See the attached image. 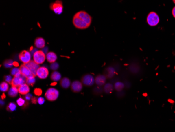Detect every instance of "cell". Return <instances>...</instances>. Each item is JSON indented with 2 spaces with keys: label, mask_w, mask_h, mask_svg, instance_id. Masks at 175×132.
<instances>
[{
  "label": "cell",
  "mask_w": 175,
  "mask_h": 132,
  "mask_svg": "<svg viewBox=\"0 0 175 132\" xmlns=\"http://www.w3.org/2000/svg\"><path fill=\"white\" fill-rule=\"evenodd\" d=\"M92 20L91 17L86 12L80 11L74 15L72 23L76 28L84 30L88 28L91 24Z\"/></svg>",
  "instance_id": "cell-1"
},
{
  "label": "cell",
  "mask_w": 175,
  "mask_h": 132,
  "mask_svg": "<svg viewBox=\"0 0 175 132\" xmlns=\"http://www.w3.org/2000/svg\"><path fill=\"white\" fill-rule=\"evenodd\" d=\"M146 21L149 26H155L159 23V15L155 12H150L147 15Z\"/></svg>",
  "instance_id": "cell-2"
},
{
  "label": "cell",
  "mask_w": 175,
  "mask_h": 132,
  "mask_svg": "<svg viewBox=\"0 0 175 132\" xmlns=\"http://www.w3.org/2000/svg\"><path fill=\"white\" fill-rule=\"evenodd\" d=\"M50 10L55 14H61L63 12V3L61 0H56L49 6Z\"/></svg>",
  "instance_id": "cell-3"
},
{
  "label": "cell",
  "mask_w": 175,
  "mask_h": 132,
  "mask_svg": "<svg viewBox=\"0 0 175 132\" xmlns=\"http://www.w3.org/2000/svg\"><path fill=\"white\" fill-rule=\"evenodd\" d=\"M59 94V93L58 91L56 90V88H50L48 89L46 92L45 94V96L49 101H55L58 98Z\"/></svg>",
  "instance_id": "cell-4"
},
{
  "label": "cell",
  "mask_w": 175,
  "mask_h": 132,
  "mask_svg": "<svg viewBox=\"0 0 175 132\" xmlns=\"http://www.w3.org/2000/svg\"><path fill=\"white\" fill-rule=\"evenodd\" d=\"M46 59V55L42 50L35 51L33 54V60L38 64H43Z\"/></svg>",
  "instance_id": "cell-5"
},
{
  "label": "cell",
  "mask_w": 175,
  "mask_h": 132,
  "mask_svg": "<svg viewBox=\"0 0 175 132\" xmlns=\"http://www.w3.org/2000/svg\"><path fill=\"white\" fill-rule=\"evenodd\" d=\"M26 78L22 75L19 76H14L12 82V86L19 87L26 83Z\"/></svg>",
  "instance_id": "cell-6"
},
{
  "label": "cell",
  "mask_w": 175,
  "mask_h": 132,
  "mask_svg": "<svg viewBox=\"0 0 175 132\" xmlns=\"http://www.w3.org/2000/svg\"><path fill=\"white\" fill-rule=\"evenodd\" d=\"M81 82L84 85L86 86H91L94 84L95 79L93 76L91 75L86 74L82 77Z\"/></svg>",
  "instance_id": "cell-7"
},
{
  "label": "cell",
  "mask_w": 175,
  "mask_h": 132,
  "mask_svg": "<svg viewBox=\"0 0 175 132\" xmlns=\"http://www.w3.org/2000/svg\"><path fill=\"white\" fill-rule=\"evenodd\" d=\"M19 59L23 64H26L31 60V55L30 52L26 50L22 51L19 54Z\"/></svg>",
  "instance_id": "cell-8"
},
{
  "label": "cell",
  "mask_w": 175,
  "mask_h": 132,
  "mask_svg": "<svg viewBox=\"0 0 175 132\" xmlns=\"http://www.w3.org/2000/svg\"><path fill=\"white\" fill-rule=\"evenodd\" d=\"M24 64H25L31 70V72L33 73L34 76H37L36 75L37 71L38 70V68H40L39 64H37L34 60H31L27 63Z\"/></svg>",
  "instance_id": "cell-9"
},
{
  "label": "cell",
  "mask_w": 175,
  "mask_h": 132,
  "mask_svg": "<svg viewBox=\"0 0 175 132\" xmlns=\"http://www.w3.org/2000/svg\"><path fill=\"white\" fill-rule=\"evenodd\" d=\"M20 69L21 73H22V75L25 76L26 79L35 77L34 76L33 73L31 72V70L25 64H23L21 65L20 66Z\"/></svg>",
  "instance_id": "cell-10"
},
{
  "label": "cell",
  "mask_w": 175,
  "mask_h": 132,
  "mask_svg": "<svg viewBox=\"0 0 175 132\" xmlns=\"http://www.w3.org/2000/svg\"><path fill=\"white\" fill-rule=\"evenodd\" d=\"M49 72L47 68L44 66L40 67L37 71L36 75L40 79H46L48 76Z\"/></svg>",
  "instance_id": "cell-11"
},
{
  "label": "cell",
  "mask_w": 175,
  "mask_h": 132,
  "mask_svg": "<svg viewBox=\"0 0 175 132\" xmlns=\"http://www.w3.org/2000/svg\"><path fill=\"white\" fill-rule=\"evenodd\" d=\"M71 89L75 93H79L82 89V83L78 81L73 82L71 85Z\"/></svg>",
  "instance_id": "cell-12"
},
{
  "label": "cell",
  "mask_w": 175,
  "mask_h": 132,
  "mask_svg": "<svg viewBox=\"0 0 175 132\" xmlns=\"http://www.w3.org/2000/svg\"><path fill=\"white\" fill-rule=\"evenodd\" d=\"M45 44L46 42L45 39L41 37H37L34 42V45L36 48H44Z\"/></svg>",
  "instance_id": "cell-13"
},
{
  "label": "cell",
  "mask_w": 175,
  "mask_h": 132,
  "mask_svg": "<svg viewBox=\"0 0 175 132\" xmlns=\"http://www.w3.org/2000/svg\"><path fill=\"white\" fill-rule=\"evenodd\" d=\"M19 89V92L20 93L21 95H25L27 94L29 92H30V87L27 83L21 85L20 86L18 87Z\"/></svg>",
  "instance_id": "cell-14"
},
{
  "label": "cell",
  "mask_w": 175,
  "mask_h": 132,
  "mask_svg": "<svg viewBox=\"0 0 175 132\" xmlns=\"http://www.w3.org/2000/svg\"><path fill=\"white\" fill-rule=\"evenodd\" d=\"M57 59V56L56 54L53 52H48L46 54V59L51 64L56 62Z\"/></svg>",
  "instance_id": "cell-15"
},
{
  "label": "cell",
  "mask_w": 175,
  "mask_h": 132,
  "mask_svg": "<svg viewBox=\"0 0 175 132\" xmlns=\"http://www.w3.org/2000/svg\"><path fill=\"white\" fill-rule=\"evenodd\" d=\"M106 80V77L105 75H99L96 77L95 79V82L96 84L98 86H102L103 85L105 84Z\"/></svg>",
  "instance_id": "cell-16"
},
{
  "label": "cell",
  "mask_w": 175,
  "mask_h": 132,
  "mask_svg": "<svg viewBox=\"0 0 175 132\" xmlns=\"http://www.w3.org/2000/svg\"><path fill=\"white\" fill-rule=\"evenodd\" d=\"M18 93H19L18 87L12 86L10 89L8 90V95L11 97H15L17 95Z\"/></svg>",
  "instance_id": "cell-17"
},
{
  "label": "cell",
  "mask_w": 175,
  "mask_h": 132,
  "mask_svg": "<svg viewBox=\"0 0 175 132\" xmlns=\"http://www.w3.org/2000/svg\"><path fill=\"white\" fill-rule=\"evenodd\" d=\"M60 86L65 89H67L70 86V81L69 79L67 77H64L61 79L60 82Z\"/></svg>",
  "instance_id": "cell-18"
},
{
  "label": "cell",
  "mask_w": 175,
  "mask_h": 132,
  "mask_svg": "<svg viewBox=\"0 0 175 132\" xmlns=\"http://www.w3.org/2000/svg\"><path fill=\"white\" fill-rule=\"evenodd\" d=\"M50 79L54 82H57L60 81L61 79V75L60 73L55 71L51 73L50 75Z\"/></svg>",
  "instance_id": "cell-19"
},
{
  "label": "cell",
  "mask_w": 175,
  "mask_h": 132,
  "mask_svg": "<svg viewBox=\"0 0 175 132\" xmlns=\"http://www.w3.org/2000/svg\"><path fill=\"white\" fill-rule=\"evenodd\" d=\"M115 74L114 68H107L104 71V75L107 78H111Z\"/></svg>",
  "instance_id": "cell-20"
},
{
  "label": "cell",
  "mask_w": 175,
  "mask_h": 132,
  "mask_svg": "<svg viewBox=\"0 0 175 132\" xmlns=\"http://www.w3.org/2000/svg\"><path fill=\"white\" fill-rule=\"evenodd\" d=\"M11 74L12 76H19L22 75V73H21L20 68H17V67H15L14 68H12L11 70Z\"/></svg>",
  "instance_id": "cell-21"
},
{
  "label": "cell",
  "mask_w": 175,
  "mask_h": 132,
  "mask_svg": "<svg viewBox=\"0 0 175 132\" xmlns=\"http://www.w3.org/2000/svg\"><path fill=\"white\" fill-rule=\"evenodd\" d=\"M9 85L6 82H3L0 84V90L3 92H6L8 90Z\"/></svg>",
  "instance_id": "cell-22"
},
{
  "label": "cell",
  "mask_w": 175,
  "mask_h": 132,
  "mask_svg": "<svg viewBox=\"0 0 175 132\" xmlns=\"http://www.w3.org/2000/svg\"><path fill=\"white\" fill-rule=\"evenodd\" d=\"M113 90V85L110 84V83H107L105 85L104 87V91L105 92V93L107 94L111 93Z\"/></svg>",
  "instance_id": "cell-23"
},
{
  "label": "cell",
  "mask_w": 175,
  "mask_h": 132,
  "mask_svg": "<svg viewBox=\"0 0 175 132\" xmlns=\"http://www.w3.org/2000/svg\"><path fill=\"white\" fill-rule=\"evenodd\" d=\"M16 105L13 102L10 103L6 107V110L8 112H13L15 110H16Z\"/></svg>",
  "instance_id": "cell-24"
},
{
  "label": "cell",
  "mask_w": 175,
  "mask_h": 132,
  "mask_svg": "<svg viewBox=\"0 0 175 132\" xmlns=\"http://www.w3.org/2000/svg\"><path fill=\"white\" fill-rule=\"evenodd\" d=\"M13 61L11 59H8L6 60L5 62H4L3 65L4 66V67L6 68H12L13 67Z\"/></svg>",
  "instance_id": "cell-25"
},
{
  "label": "cell",
  "mask_w": 175,
  "mask_h": 132,
  "mask_svg": "<svg viewBox=\"0 0 175 132\" xmlns=\"http://www.w3.org/2000/svg\"><path fill=\"white\" fill-rule=\"evenodd\" d=\"M124 87V85L122 83L117 82L114 85L115 89L117 91H121V90H122L123 88Z\"/></svg>",
  "instance_id": "cell-26"
},
{
  "label": "cell",
  "mask_w": 175,
  "mask_h": 132,
  "mask_svg": "<svg viewBox=\"0 0 175 132\" xmlns=\"http://www.w3.org/2000/svg\"><path fill=\"white\" fill-rule=\"evenodd\" d=\"M36 81V79H35V77H31V78H28L26 79V83L30 86H33L34 84H35Z\"/></svg>",
  "instance_id": "cell-27"
},
{
  "label": "cell",
  "mask_w": 175,
  "mask_h": 132,
  "mask_svg": "<svg viewBox=\"0 0 175 132\" xmlns=\"http://www.w3.org/2000/svg\"><path fill=\"white\" fill-rule=\"evenodd\" d=\"M16 102L19 106H22L24 105H25V101L22 98H19L17 100Z\"/></svg>",
  "instance_id": "cell-28"
},
{
  "label": "cell",
  "mask_w": 175,
  "mask_h": 132,
  "mask_svg": "<svg viewBox=\"0 0 175 132\" xmlns=\"http://www.w3.org/2000/svg\"><path fill=\"white\" fill-rule=\"evenodd\" d=\"M4 80L5 81V82H8V84H12V77L11 75H6L5 76V77H4Z\"/></svg>",
  "instance_id": "cell-29"
},
{
  "label": "cell",
  "mask_w": 175,
  "mask_h": 132,
  "mask_svg": "<svg viewBox=\"0 0 175 132\" xmlns=\"http://www.w3.org/2000/svg\"><path fill=\"white\" fill-rule=\"evenodd\" d=\"M59 68V64L57 63H53L51 64L50 65V68L52 70H56Z\"/></svg>",
  "instance_id": "cell-30"
},
{
  "label": "cell",
  "mask_w": 175,
  "mask_h": 132,
  "mask_svg": "<svg viewBox=\"0 0 175 132\" xmlns=\"http://www.w3.org/2000/svg\"><path fill=\"white\" fill-rule=\"evenodd\" d=\"M34 94H35L36 96H40L42 95V90H41L40 88H35V89L34 90Z\"/></svg>",
  "instance_id": "cell-31"
},
{
  "label": "cell",
  "mask_w": 175,
  "mask_h": 132,
  "mask_svg": "<svg viewBox=\"0 0 175 132\" xmlns=\"http://www.w3.org/2000/svg\"><path fill=\"white\" fill-rule=\"evenodd\" d=\"M37 102L39 105H43L45 103V99L43 97H39L37 100Z\"/></svg>",
  "instance_id": "cell-32"
},
{
  "label": "cell",
  "mask_w": 175,
  "mask_h": 132,
  "mask_svg": "<svg viewBox=\"0 0 175 132\" xmlns=\"http://www.w3.org/2000/svg\"><path fill=\"white\" fill-rule=\"evenodd\" d=\"M32 97H33V96H32V94H30V93H28L27 94H26V95H25V100H27V101H30V100L32 99Z\"/></svg>",
  "instance_id": "cell-33"
},
{
  "label": "cell",
  "mask_w": 175,
  "mask_h": 132,
  "mask_svg": "<svg viewBox=\"0 0 175 132\" xmlns=\"http://www.w3.org/2000/svg\"><path fill=\"white\" fill-rule=\"evenodd\" d=\"M32 103H33V104H36L37 103V100L38 99H37L36 97H32Z\"/></svg>",
  "instance_id": "cell-34"
},
{
  "label": "cell",
  "mask_w": 175,
  "mask_h": 132,
  "mask_svg": "<svg viewBox=\"0 0 175 132\" xmlns=\"http://www.w3.org/2000/svg\"><path fill=\"white\" fill-rule=\"evenodd\" d=\"M172 14L173 17H174V18H175V7H174L173 9H172Z\"/></svg>",
  "instance_id": "cell-35"
},
{
  "label": "cell",
  "mask_w": 175,
  "mask_h": 132,
  "mask_svg": "<svg viewBox=\"0 0 175 132\" xmlns=\"http://www.w3.org/2000/svg\"><path fill=\"white\" fill-rule=\"evenodd\" d=\"M13 65H14L15 67H17V66H19V64H18L17 62H14V63H13Z\"/></svg>",
  "instance_id": "cell-36"
},
{
  "label": "cell",
  "mask_w": 175,
  "mask_h": 132,
  "mask_svg": "<svg viewBox=\"0 0 175 132\" xmlns=\"http://www.w3.org/2000/svg\"><path fill=\"white\" fill-rule=\"evenodd\" d=\"M56 84H57V83H56V82H55V83H53L51 84V85H52V86H55V85H56Z\"/></svg>",
  "instance_id": "cell-37"
},
{
  "label": "cell",
  "mask_w": 175,
  "mask_h": 132,
  "mask_svg": "<svg viewBox=\"0 0 175 132\" xmlns=\"http://www.w3.org/2000/svg\"><path fill=\"white\" fill-rule=\"evenodd\" d=\"M172 1H173V2L175 4V0H172Z\"/></svg>",
  "instance_id": "cell-38"
}]
</instances>
